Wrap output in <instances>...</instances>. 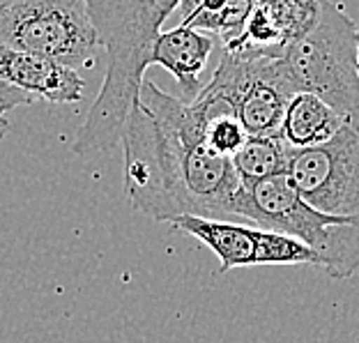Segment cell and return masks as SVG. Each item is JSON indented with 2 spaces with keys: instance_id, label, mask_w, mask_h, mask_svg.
Instances as JSON below:
<instances>
[{
  "instance_id": "11",
  "label": "cell",
  "mask_w": 359,
  "mask_h": 343,
  "mask_svg": "<svg viewBox=\"0 0 359 343\" xmlns=\"http://www.w3.org/2000/svg\"><path fill=\"white\" fill-rule=\"evenodd\" d=\"M0 83L21 90L32 102L55 106L79 104L86 93V81L79 69L5 44H0Z\"/></svg>"
},
{
  "instance_id": "1",
  "label": "cell",
  "mask_w": 359,
  "mask_h": 343,
  "mask_svg": "<svg viewBox=\"0 0 359 343\" xmlns=\"http://www.w3.org/2000/svg\"><path fill=\"white\" fill-rule=\"evenodd\" d=\"M100 44L106 48L102 90L90 106L72 150L106 152L125 134L129 113L141 102L145 69L150 67L161 26L180 0H86Z\"/></svg>"
},
{
  "instance_id": "15",
  "label": "cell",
  "mask_w": 359,
  "mask_h": 343,
  "mask_svg": "<svg viewBox=\"0 0 359 343\" xmlns=\"http://www.w3.org/2000/svg\"><path fill=\"white\" fill-rule=\"evenodd\" d=\"M21 104H32L28 95H23L21 90H14L10 86L0 83V138H5L10 132V122H7V113L14 111Z\"/></svg>"
},
{
  "instance_id": "14",
  "label": "cell",
  "mask_w": 359,
  "mask_h": 343,
  "mask_svg": "<svg viewBox=\"0 0 359 343\" xmlns=\"http://www.w3.org/2000/svg\"><path fill=\"white\" fill-rule=\"evenodd\" d=\"M295 148L281 134L249 136L247 143L233 154V166L242 184H256L260 180L288 173Z\"/></svg>"
},
{
  "instance_id": "12",
  "label": "cell",
  "mask_w": 359,
  "mask_h": 343,
  "mask_svg": "<svg viewBox=\"0 0 359 343\" xmlns=\"http://www.w3.org/2000/svg\"><path fill=\"white\" fill-rule=\"evenodd\" d=\"M215 48V39L205 30H198L187 23L170 30H161L154 44L150 65L164 67L182 88L187 100H194L201 93V72L205 69L210 53Z\"/></svg>"
},
{
  "instance_id": "16",
  "label": "cell",
  "mask_w": 359,
  "mask_h": 343,
  "mask_svg": "<svg viewBox=\"0 0 359 343\" xmlns=\"http://www.w3.org/2000/svg\"><path fill=\"white\" fill-rule=\"evenodd\" d=\"M357 69H359V30H357Z\"/></svg>"
},
{
  "instance_id": "8",
  "label": "cell",
  "mask_w": 359,
  "mask_h": 343,
  "mask_svg": "<svg viewBox=\"0 0 359 343\" xmlns=\"http://www.w3.org/2000/svg\"><path fill=\"white\" fill-rule=\"evenodd\" d=\"M170 226L196 238L219 258V272L254 265H318V254L290 235L260 228L256 224H238L233 219H205L182 215Z\"/></svg>"
},
{
  "instance_id": "10",
  "label": "cell",
  "mask_w": 359,
  "mask_h": 343,
  "mask_svg": "<svg viewBox=\"0 0 359 343\" xmlns=\"http://www.w3.org/2000/svg\"><path fill=\"white\" fill-rule=\"evenodd\" d=\"M323 0H260L238 39L226 51L281 58L295 39L304 37L320 16Z\"/></svg>"
},
{
  "instance_id": "17",
  "label": "cell",
  "mask_w": 359,
  "mask_h": 343,
  "mask_svg": "<svg viewBox=\"0 0 359 343\" xmlns=\"http://www.w3.org/2000/svg\"><path fill=\"white\" fill-rule=\"evenodd\" d=\"M180 3H184V0H180ZM244 3H254L256 5V3H260V0H244Z\"/></svg>"
},
{
  "instance_id": "13",
  "label": "cell",
  "mask_w": 359,
  "mask_h": 343,
  "mask_svg": "<svg viewBox=\"0 0 359 343\" xmlns=\"http://www.w3.org/2000/svg\"><path fill=\"white\" fill-rule=\"evenodd\" d=\"M344 125L346 118L334 106L313 93H297L285 106L279 134L295 150H306L332 141Z\"/></svg>"
},
{
  "instance_id": "4",
  "label": "cell",
  "mask_w": 359,
  "mask_h": 343,
  "mask_svg": "<svg viewBox=\"0 0 359 343\" xmlns=\"http://www.w3.org/2000/svg\"><path fill=\"white\" fill-rule=\"evenodd\" d=\"M357 30L355 21L339 5L323 0L316 26L283 53L297 93L318 95L346 122H359Z\"/></svg>"
},
{
  "instance_id": "6",
  "label": "cell",
  "mask_w": 359,
  "mask_h": 343,
  "mask_svg": "<svg viewBox=\"0 0 359 343\" xmlns=\"http://www.w3.org/2000/svg\"><path fill=\"white\" fill-rule=\"evenodd\" d=\"M120 145L125 152V196L129 206L154 222L170 224L175 217H182L184 206L173 143L143 102L129 113Z\"/></svg>"
},
{
  "instance_id": "9",
  "label": "cell",
  "mask_w": 359,
  "mask_h": 343,
  "mask_svg": "<svg viewBox=\"0 0 359 343\" xmlns=\"http://www.w3.org/2000/svg\"><path fill=\"white\" fill-rule=\"evenodd\" d=\"M288 173L311 206L359 222V122H346L325 145L295 150Z\"/></svg>"
},
{
  "instance_id": "5",
  "label": "cell",
  "mask_w": 359,
  "mask_h": 343,
  "mask_svg": "<svg viewBox=\"0 0 359 343\" xmlns=\"http://www.w3.org/2000/svg\"><path fill=\"white\" fill-rule=\"evenodd\" d=\"M0 44L74 69L90 67L102 46L86 0L0 3Z\"/></svg>"
},
{
  "instance_id": "3",
  "label": "cell",
  "mask_w": 359,
  "mask_h": 343,
  "mask_svg": "<svg viewBox=\"0 0 359 343\" xmlns=\"http://www.w3.org/2000/svg\"><path fill=\"white\" fill-rule=\"evenodd\" d=\"M141 102L166 129L175 148V164L184 215L205 219H233L242 180L233 159L212 150L191 104L166 95L154 81H143Z\"/></svg>"
},
{
  "instance_id": "7",
  "label": "cell",
  "mask_w": 359,
  "mask_h": 343,
  "mask_svg": "<svg viewBox=\"0 0 359 343\" xmlns=\"http://www.w3.org/2000/svg\"><path fill=\"white\" fill-rule=\"evenodd\" d=\"M205 90L235 106L249 136L279 134L285 106L297 95L283 55H242L226 48Z\"/></svg>"
},
{
  "instance_id": "2",
  "label": "cell",
  "mask_w": 359,
  "mask_h": 343,
  "mask_svg": "<svg viewBox=\"0 0 359 343\" xmlns=\"http://www.w3.org/2000/svg\"><path fill=\"white\" fill-rule=\"evenodd\" d=\"M233 217L304 242L332 279L344 281L359 272V222L311 206L290 173L242 184Z\"/></svg>"
}]
</instances>
